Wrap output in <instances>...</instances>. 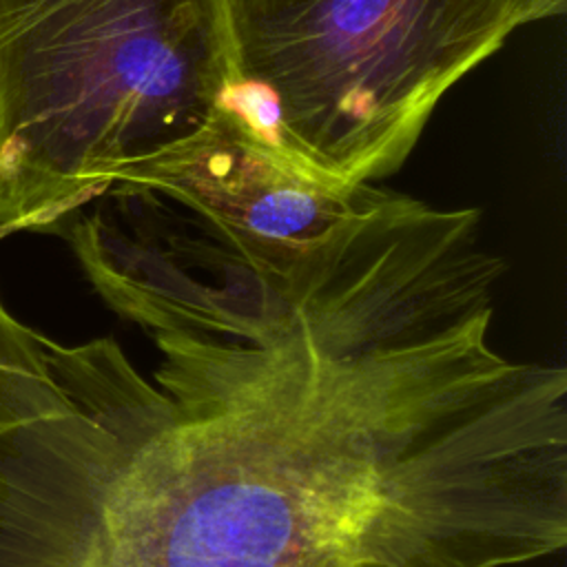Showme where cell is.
<instances>
[{"label":"cell","mask_w":567,"mask_h":567,"mask_svg":"<svg viewBox=\"0 0 567 567\" xmlns=\"http://www.w3.org/2000/svg\"><path fill=\"white\" fill-rule=\"evenodd\" d=\"M230 86L224 0H0V239L55 233Z\"/></svg>","instance_id":"cell-2"},{"label":"cell","mask_w":567,"mask_h":567,"mask_svg":"<svg viewBox=\"0 0 567 567\" xmlns=\"http://www.w3.org/2000/svg\"><path fill=\"white\" fill-rule=\"evenodd\" d=\"M226 104L297 166L396 173L443 95L523 27L518 0H224Z\"/></svg>","instance_id":"cell-3"},{"label":"cell","mask_w":567,"mask_h":567,"mask_svg":"<svg viewBox=\"0 0 567 567\" xmlns=\"http://www.w3.org/2000/svg\"><path fill=\"white\" fill-rule=\"evenodd\" d=\"M478 208L250 248L117 184L58 228L148 339L0 310V567H516L567 545V372L489 341Z\"/></svg>","instance_id":"cell-1"},{"label":"cell","mask_w":567,"mask_h":567,"mask_svg":"<svg viewBox=\"0 0 567 567\" xmlns=\"http://www.w3.org/2000/svg\"><path fill=\"white\" fill-rule=\"evenodd\" d=\"M135 184L250 248L319 241L374 195V184H341L288 159L244 115L221 102L188 140L126 168Z\"/></svg>","instance_id":"cell-4"}]
</instances>
